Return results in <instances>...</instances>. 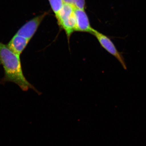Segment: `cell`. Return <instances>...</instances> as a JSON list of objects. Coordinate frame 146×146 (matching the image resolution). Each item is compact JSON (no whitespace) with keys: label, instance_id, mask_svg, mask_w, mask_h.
<instances>
[{"label":"cell","instance_id":"cell-6","mask_svg":"<svg viewBox=\"0 0 146 146\" xmlns=\"http://www.w3.org/2000/svg\"><path fill=\"white\" fill-rule=\"evenodd\" d=\"M58 25L65 31L69 43L71 35L76 31V22L74 13L70 17L59 23Z\"/></svg>","mask_w":146,"mask_h":146},{"label":"cell","instance_id":"cell-2","mask_svg":"<svg viewBox=\"0 0 146 146\" xmlns=\"http://www.w3.org/2000/svg\"><path fill=\"white\" fill-rule=\"evenodd\" d=\"M92 34L96 36L101 46L109 53L116 58L121 63L123 68L126 70V65L123 57L117 49L111 39L108 36L95 29L94 30Z\"/></svg>","mask_w":146,"mask_h":146},{"label":"cell","instance_id":"cell-7","mask_svg":"<svg viewBox=\"0 0 146 146\" xmlns=\"http://www.w3.org/2000/svg\"><path fill=\"white\" fill-rule=\"evenodd\" d=\"M75 8L73 6L64 3L62 8L56 16L58 24L74 14Z\"/></svg>","mask_w":146,"mask_h":146},{"label":"cell","instance_id":"cell-1","mask_svg":"<svg viewBox=\"0 0 146 146\" xmlns=\"http://www.w3.org/2000/svg\"><path fill=\"white\" fill-rule=\"evenodd\" d=\"M0 65H2L4 76L0 83L4 84L7 82L16 84L23 91L32 89L40 95V93L31 84L24 76L20 56L14 53L7 45L0 42Z\"/></svg>","mask_w":146,"mask_h":146},{"label":"cell","instance_id":"cell-9","mask_svg":"<svg viewBox=\"0 0 146 146\" xmlns=\"http://www.w3.org/2000/svg\"><path fill=\"white\" fill-rule=\"evenodd\" d=\"M51 7L56 16L64 4L63 0H48Z\"/></svg>","mask_w":146,"mask_h":146},{"label":"cell","instance_id":"cell-4","mask_svg":"<svg viewBox=\"0 0 146 146\" xmlns=\"http://www.w3.org/2000/svg\"><path fill=\"white\" fill-rule=\"evenodd\" d=\"M74 15L76 22L75 31L89 33L92 34L94 29L91 27L85 11L75 8Z\"/></svg>","mask_w":146,"mask_h":146},{"label":"cell","instance_id":"cell-8","mask_svg":"<svg viewBox=\"0 0 146 146\" xmlns=\"http://www.w3.org/2000/svg\"><path fill=\"white\" fill-rule=\"evenodd\" d=\"M64 3L73 6L75 8L84 10L85 0H63Z\"/></svg>","mask_w":146,"mask_h":146},{"label":"cell","instance_id":"cell-5","mask_svg":"<svg viewBox=\"0 0 146 146\" xmlns=\"http://www.w3.org/2000/svg\"><path fill=\"white\" fill-rule=\"evenodd\" d=\"M29 42L28 39L15 34L7 45L12 52L20 56Z\"/></svg>","mask_w":146,"mask_h":146},{"label":"cell","instance_id":"cell-3","mask_svg":"<svg viewBox=\"0 0 146 146\" xmlns=\"http://www.w3.org/2000/svg\"><path fill=\"white\" fill-rule=\"evenodd\" d=\"M48 14V12H45L33 18L21 27L16 34L23 36L30 41L42 21Z\"/></svg>","mask_w":146,"mask_h":146}]
</instances>
